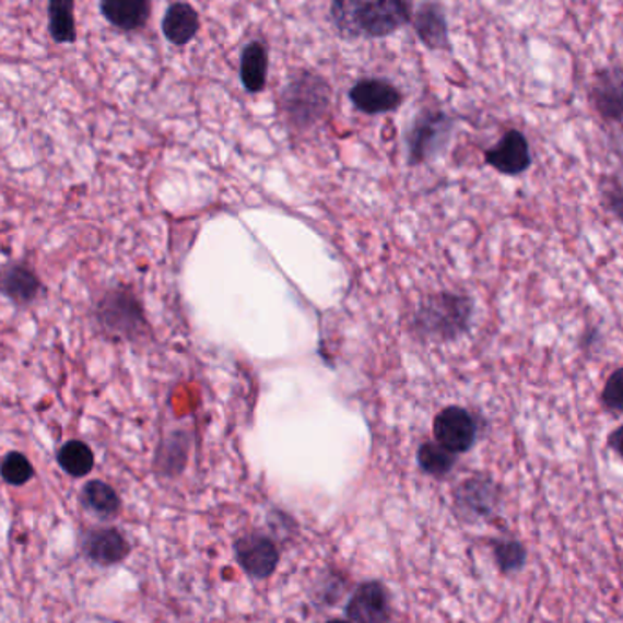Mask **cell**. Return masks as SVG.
Wrapping results in <instances>:
<instances>
[{
  "instance_id": "cell-1",
  "label": "cell",
  "mask_w": 623,
  "mask_h": 623,
  "mask_svg": "<svg viewBox=\"0 0 623 623\" xmlns=\"http://www.w3.org/2000/svg\"><path fill=\"white\" fill-rule=\"evenodd\" d=\"M472 303L465 295L439 294L428 297L418 314V327L436 339H456L469 328Z\"/></svg>"
},
{
  "instance_id": "cell-2",
  "label": "cell",
  "mask_w": 623,
  "mask_h": 623,
  "mask_svg": "<svg viewBox=\"0 0 623 623\" xmlns=\"http://www.w3.org/2000/svg\"><path fill=\"white\" fill-rule=\"evenodd\" d=\"M328 97H330V90L321 77L303 73V75L295 77V81L290 82L284 92V111L295 125H310L321 119L325 109L328 108Z\"/></svg>"
},
{
  "instance_id": "cell-3",
  "label": "cell",
  "mask_w": 623,
  "mask_h": 623,
  "mask_svg": "<svg viewBox=\"0 0 623 623\" xmlns=\"http://www.w3.org/2000/svg\"><path fill=\"white\" fill-rule=\"evenodd\" d=\"M412 15V0H360L361 37H387L409 24Z\"/></svg>"
},
{
  "instance_id": "cell-4",
  "label": "cell",
  "mask_w": 623,
  "mask_h": 623,
  "mask_svg": "<svg viewBox=\"0 0 623 623\" xmlns=\"http://www.w3.org/2000/svg\"><path fill=\"white\" fill-rule=\"evenodd\" d=\"M436 442L450 452L463 454L472 448L478 436V426L472 415L461 407H447L434 420Z\"/></svg>"
},
{
  "instance_id": "cell-5",
  "label": "cell",
  "mask_w": 623,
  "mask_h": 623,
  "mask_svg": "<svg viewBox=\"0 0 623 623\" xmlns=\"http://www.w3.org/2000/svg\"><path fill=\"white\" fill-rule=\"evenodd\" d=\"M448 133H450V120L447 119V115L442 111H426L421 115L410 131V163H423L439 152L443 142L447 141Z\"/></svg>"
},
{
  "instance_id": "cell-6",
  "label": "cell",
  "mask_w": 623,
  "mask_h": 623,
  "mask_svg": "<svg viewBox=\"0 0 623 623\" xmlns=\"http://www.w3.org/2000/svg\"><path fill=\"white\" fill-rule=\"evenodd\" d=\"M235 557L250 578L267 579L278 567L279 551L267 536L250 534L235 541Z\"/></svg>"
},
{
  "instance_id": "cell-7",
  "label": "cell",
  "mask_w": 623,
  "mask_h": 623,
  "mask_svg": "<svg viewBox=\"0 0 623 623\" xmlns=\"http://www.w3.org/2000/svg\"><path fill=\"white\" fill-rule=\"evenodd\" d=\"M98 319L104 327L120 336H133L144 327L141 306L133 299V295L114 292L106 295L98 305Z\"/></svg>"
},
{
  "instance_id": "cell-8",
  "label": "cell",
  "mask_w": 623,
  "mask_h": 623,
  "mask_svg": "<svg viewBox=\"0 0 623 623\" xmlns=\"http://www.w3.org/2000/svg\"><path fill=\"white\" fill-rule=\"evenodd\" d=\"M346 616L352 623H387L390 603L385 587L379 581L361 584L350 598Z\"/></svg>"
},
{
  "instance_id": "cell-9",
  "label": "cell",
  "mask_w": 623,
  "mask_h": 623,
  "mask_svg": "<svg viewBox=\"0 0 623 623\" xmlns=\"http://www.w3.org/2000/svg\"><path fill=\"white\" fill-rule=\"evenodd\" d=\"M401 93L392 82L383 79H363L350 90V101L363 114L377 115L393 111L401 104Z\"/></svg>"
},
{
  "instance_id": "cell-10",
  "label": "cell",
  "mask_w": 623,
  "mask_h": 623,
  "mask_svg": "<svg viewBox=\"0 0 623 623\" xmlns=\"http://www.w3.org/2000/svg\"><path fill=\"white\" fill-rule=\"evenodd\" d=\"M82 552L90 562L101 567H111L130 554V543L114 527L93 529L82 540Z\"/></svg>"
},
{
  "instance_id": "cell-11",
  "label": "cell",
  "mask_w": 623,
  "mask_h": 623,
  "mask_svg": "<svg viewBox=\"0 0 623 623\" xmlns=\"http://www.w3.org/2000/svg\"><path fill=\"white\" fill-rule=\"evenodd\" d=\"M485 161L499 174H524L530 166L529 142L518 130L507 131L496 146L486 150Z\"/></svg>"
},
{
  "instance_id": "cell-12",
  "label": "cell",
  "mask_w": 623,
  "mask_h": 623,
  "mask_svg": "<svg viewBox=\"0 0 623 623\" xmlns=\"http://www.w3.org/2000/svg\"><path fill=\"white\" fill-rule=\"evenodd\" d=\"M497 489L489 478H469L456 491V505L465 518L481 519L491 516L496 507Z\"/></svg>"
},
{
  "instance_id": "cell-13",
  "label": "cell",
  "mask_w": 623,
  "mask_h": 623,
  "mask_svg": "<svg viewBox=\"0 0 623 623\" xmlns=\"http://www.w3.org/2000/svg\"><path fill=\"white\" fill-rule=\"evenodd\" d=\"M414 30L426 48H448L447 19L436 2H423L412 15Z\"/></svg>"
},
{
  "instance_id": "cell-14",
  "label": "cell",
  "mask_w": 623,
  "mask_h": 623,
  "mask_svg": "<svg viewBox=\"0 0 623 623\" xmlns=\"http://www.w3.org/2000/svg\"><path fill=\"white\" fill-rule=\"evenodd\" d=\"M40 292V281L30 268L10 265L0 272V294L10 297L16 305H27Z\"/></svg>"
},
{
  "instance_id": "cell-15",
  "label": "cell",
  "mask_w": 623,
  "mask_h": 623,
  "mask_svg": "<svg viewBox=\"0 0 623 623\" xmlns=\"http://www.w3.org/2000/svg\"><path fill=\"white\" fill-rule=\"evenodd\" d=\"M199 13L186 2L169 5L163 19L164 37L175 46H186L199 32Z\"/></svg>"
},
{
  "instance_id": "cell-16",
  "label": "cell",
  "mask_w": 623,
  "mask_h": 623,
  "mask_svg": "<svg viewBox=\"0 0 623 623\" xmlns=\"http://www.w3.org/2000/svg\"><path fill=\"white\" fill-rule=\"evenodd\" d=\"M101 8L104 16L125 32L144 26L150 16V0H103Z\"/></svg>"
},
{
  "instance_id": "cell-17",
  "label": "cell",
  "mask_w": 623,
  "mask_h": 623,
  "mask_svg": "<svg viewBox=\"0 0 623 623\" xmlns=\"http://www.w3.org/2000/svg\"><path fill=\"white\" fill-rule=\"evenodd\" d=\"M81 505L95 518L111 519L120 513V497L114 486L101 480L87 481L82 486Z\"/></svg>"
},
{
  "instance_id": "cell-18",
  "label": "cell",
  "mask_w": 623,
  "mask_h": 623,
  "mask_svg": "<svg viewBox=\"0 0 623 623\" xmlns=\"http://www.w3.org/2000/svg\"><path fill=\"white\" fill-rule=\"evenodd\" d=\"M267 48L261 43H250L240 55V82L246 92L259 93L267 86Z\"/></svg>"
},
{
  "instance_id": "cell-19",
  "label": "cell",
  "mask_w": 623,
  "mask_h": 623,
  "mask_svg": "<svg viewBox=\"0 0 623 623\" xmlns=\"http://www.w3.org/2000/svg\"><path fill=\"white\" fill-rule=\"evenodd\" d=\"M595 106L606 119H622L623 81L616 73H606L598 79L595 86Z\"/></svg>"
},
{
  "instance_id": "cell-20",
  "label": "cell",
  "mask_w": 623,
  "mask_h": 623,
  "mask_svg": "<svg viewBox=\"0 0 623 623\" xmlns=\"http://www.w3.org/2000/svg\"><path fill=\"white\" fill-rule=\"evenodd\" d=\"M57 463L60 469L64 470L66 474L73 475V478H84L90 474L95 465L92 448L87 447L86 443L68 442L59 448L57 452Z\"/></svg>"
},
{
  "instance_id": "cell-21",
  "label": "cell",
  "mask_w": 623,
  "mask_h": 623,
  "mask_svg": "<svg viewBox=\"0 0 623 623\" xmlns=\"http://www.w3.org/2000/svg\"><path fill=\"white\" fill-rule=\"evenodd\" d=\"M49 32L57 43L75 40L73 0H49Z\"/></svg>"
},
{
  "instance_id": "cell-22",
  "label": "cell",
  "mask_w": 623,
  "mask_h": 623,
  "mask_svg": "<svg viewBox=\"0 0 623 623\" xmlns=\"http://www.w3.org/2000/svg\"><path fill=\"white\" fill-rule=\"evenodd\" d=\"M418 463L426 474L447 475L456 465V454L450 452L448 448L443 447L439 443H423L418 450Z\"/></svg>"
},
{
  "instance_id": "cell-23",
  "label": "cell",
  "mask_w": 623,
  "mask_h": 623,
  "mask_svg": "<svg viewBox=\"0 0 623 623\" xmlns=\"http://www.w3.org/2000/svg\"><path fill=\"white\" fill-rule=\"evenodd\" d=\"M330 19L339 35L344 38H360V0H332Z\"/></svg>"
},
{
  "instance_id": "cell-24",
  "label": "cell",
  "mask_w": 623,
  "mask_h": 623,
  "mask_svg": "<svg viewBox=\"0 0 623 623\" xmlns=\"http://www.w3.org/2000/svg\"><path fill=\"white\" fill-rule=\"evenodd\" d=\"M33 474L35 470H33L32 461L22 452L5 454L4 459L0 461V475L8 485H26Z\"/></svg>"
},
{
  "instance_id": "cell-25",
  "label": "cell",
  "mask_w": 623,
  "mask_h": 623,
  "mask_svg": "<svg viewBox=\"0 0 623 623\" xmlns=\"http://www.w3.org/2000/svg\"><path fill=\"white\" fill-rule=\"evenodd\" d=\"M494 557H496L497 567L502 568L503 573H516L524 567L527 554L518 541L502 540L494 543Z\"/></svg>"
},
{
  "instance_id": "cell-26",
  "label": "cell",
  "mask_w": 623,
  "mask_h": 623,
  "mask_svg": "<svg viewBox=\"0 0 623 623\" xmlns=\"http://www.w3.org/2000/svg\"><path fill=\"white\" fill-rule=\"evenodd\" d=\"M601 401L607 410L623 412V366L612 372L607 379L603 392H601Z\"/></svg>"
},
{
  "instance_id": "cell-27",
  "label": "cell",
  "mask_w": 623,
  "mask_h": 623,
  "mask_svg": "<svg viewBox=\"0 0 623 623\" xmlns=\"http://www.w3.org/2000/svg\"><path fill=\"white\" fill-rule=\"evenodd\" d=\"M603 197H606L607 201H609V208H611V212L616 213L618 218L623 219V188H607L603 191Z\"/></svg>"
},
{
  "instance_id": "cell-28",
  "label": "cell",
  "mask_w": 623,
  "mask_h": 623,
  "mask_svg": "<svg viewBox=\"0 0 623 623\" xmlns=\"http://www.w3.org/2000/svg\"><path fill=\"white\" fill-rule=\"evenodd\" d=\"M607 442H609V447L623 458V425L618 426L616 431L611 432L609 437H607Z\"/></svg>"
},
{
  "instance_id": "cell-29",
  "label": "cell",
  "mask_w": 623,
  "mask_h": 623,
  "mask_svg": "<svg viewBox=\"0 0 623 623\" xmlns=\"http://www.w3.org/2000/svg\"><path fill=\"white\" fill-rule=\"evenodd\" d=\"M327 623H352V622H344V620H330V622Z\"/></svg>"
}]
</instances>
